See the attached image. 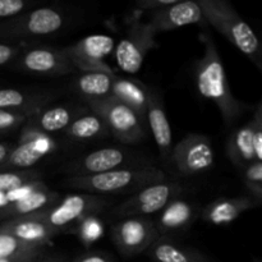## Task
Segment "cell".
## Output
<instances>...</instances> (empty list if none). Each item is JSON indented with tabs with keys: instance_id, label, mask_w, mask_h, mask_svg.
Returning a JSON list of instances; mask_svg holds the SVG:
<instances>
[{
	"instance_id": "32",
	"label": "cell",
	"mask_w": 262,
	"mask_h": 262,
	"mask_svg": "<svg viewBox=\"0 0 262 262\" xmlns=\"http://www.w3.org/2000/svg\"><path fill=\"white\" fill-rule=\"evenodd\" d=\"M32 115L14 110H2L0 109V132L15 129V128L25 125L28 118Z\"/></svg>"
},
{
	"instance_id": "38",
	"label": "cell",
	"mask_w": 262,
	"mask_h": 262,
	"mask_svg": "<svg viewBox=\"0 0 262 262\" xmlns=\"http://www.w3.org/2000/svg\"><path fill=\"white\" fill-rule=\"evenodd\" d=\"M255 123V122H253ZM253 148H255V159L262 163V130L255 124V135H253Z\"/></svg>"
},
{
	"instance_id": "7",
	"label": "cell",
	"mask_w": 262,
	"mask_h": 262,
	"mask_svg": "<svg viewBox=\"0 0 262 262\" xmlns=\"http://www.w3.org/2000/svg\"><path fill=\"white\" fill-rule=\"evenodd\" d=\"M183 187L176 182H159L136 192L114 209V214L120 217H147L160 212L166 205L178 199Z\"/></svg>"
},
{
	"instance_id": "23",
	"label": "cell",
	"mask_w": 262,
	"mask_h": 262,
	"mask_svg": "<svg viewBox=\"0 0 262 262\" xmlns=\"http://www.w3.org/2000/svg\"><path fill=\"white\" fill-rule=\"evenodd\" d=\"M78 114L79 112L77 109L64 105L43 107L42 110L28 118L26 124H30L40 129L41 132L51 135V133L66 130Z\"/></svg>"
},
{
	"instance_id": "25",
	"label": "cell",
	"mask_w": 262,
	"mask_h": 262,
	"mask_svg": "<svg viewBox=\"0 0 262 262\" xmlns=\"http://www.w3.org/2000/svg\"><path fill=\"white\" fill-rule=\"evenodd\" d=\"M147 255L155 262H209L202 253L176 245L164 237H159L151 245Z\"/></svg>"
},
{
	"instance_id": "35",
	"label": "cell",
	"mask_w": 262,
	"mask_h": 262,
	"mask_svg": "<svg viewBox=\"0 0 262 262\" xmlns=\"http://www.w3.org/2000/svg\"><path fill=\"white\" fill-rule=\"evenodd\" d=\"M176 2H178V0H138L136 3V7H137V9L142 10V12H150L152 14L158 10L170 7Z\"/></svg>"
},
{
	"instance_id": "26",
	"label": "cell",
	"mask_w": 262,
	"mask_h": 262,
	"mask_svg": "<svg viewBox=\"0 0 262 262\" xmlns=\"http://www.w3.org/2000/svg\"><path fill=\"white\" fill-rule=\"evenodd\" d=\"M115 74L91 72L81 73L74 81V89L84 99V101L101 100L112 96L113 79Z\"/></svg>"
},
{
	"instance_id": "4",
	"label": "cell",
	"mask_w": 262,
	"mask_h": 262,
	"mask_svg": "<svg viewBox=\"0 0 262 262\" xmlns=\"http://www.w3.org/2000/svg\"><path fill=\"white\" fill-rule=\"evenodd\" d=\"M107 206V201L95 194L73 193L60 197L53 206L38 214L31 215L45 223L55 233L72 232L89 215H97Z\"/></svg>"
},
{
	"instance_id": "27",
	"label": "cell",
	"mask_w": 262,
	"mask_h": 262,
	"mask_svg": "<svg viewBox=\"0 0 262 262\" xmlns=\"http://www.w3.org/2000/svg\"><path fill=\"white\" fill-rule=\"evenodd\" d=\"M45 100L35 95L26 94L20 90L0 89V109L14 110L33 115L43 109Z\"/></svg>"
},
{
	"instance_id": "29",
	"label": "cell",
	"mask_w": 262,
	"mask_h": 262,
	"mask_svg": "<svg viewBox=\"0 0 262 262\" xmlns=\"http://www.w3.org/2000/svg\"><path fill=\"white\" fill-rule=\"evenodd\" d=\"M46 250H48V247L30 245V243H26L23 241L15 238L14 235L0 232V258L30 255V253L46 252Z\"/></svg>"
},
{
	"instance_id": "13",
	"label": "cell",
	"mask_w": 262,
	"mask_h": 262,
	"mask_svg": "<svg viewBox=\"0 0 262 262\" xmlns=\"http://www.w3.org/2000/svg\"><path fill=\"white\" fill-rule=\"evenodd\" d=\"M15 68L26 73L37 76L60 77L76 72L69 61L64 49L53 46H35L23 49L22 53L14 59Z\"/></svg>"
},
{
	"instance_id": "24",
	"label": "cell",
	"mask_w": 262,
	"mask_h": 262,
	"mask_svg": "<svg viewBox=\"0 0 262 262\" xmlns=\"http://www.w3.org/2000/svg\"><path fill=\"white\" fill-rule=\"evenodd\" d=\"M64 133L72 140L83 142L105 137L109 135V129L102 118L90 110L89 113H79L67 127Z\"/></svg>"
},
{
	"instance_id": "17",
	"label": "cell",
	"mask_w": 262,
	"mask_h": 262,
	"mask_svg": "<svg viewBox=\"0 0 262 262\" xmlns=\"http://www.w3.org/2000/svg\"><path fill=\"white\" fill-rule=\"evenodd\" d=\"M146 120H147V124L152 133L161 159L165 161L171 160V150H173L171 147V143H173L171 127L168 117H166L163 100H161L160 95L156 92H151Z\"/></svg>"
},
{
	"instance_id": "34",
	"label": "cell",
	"mask_w": 262,
	"mask_h": 262,
	"mask_svg": "<svg viewBox=\"0 0 262 262\" xmlns=\"http://www.w3.org/2000/svg\"><path fill=\"white\" fill-rule=\"evenodd\" d=\"M23 49H25L23 45L0 42V67L5 66V64L14 60V59L22 53Z\"/></svg>"
},
{
	"instance_id": "14",
	"label": "cell",
	"mask_w": 262,
	"mask_h": 262,
	"mask_svg": "<svg viewBox=\"0 0 262 262\" xmlns=\"http://www.w3.org/2000/svg\"><path fill=\"white\" fill-rule=\"evenodd\" d=\"M147 22L158 35L161 32L176 31L189 25H199V23L205 22V18L199 2L178 0L170 7L152 13L150 20Z\"/></svg>"
},
{
	"instance_id": "15",
	"label": "cell",
	"mask_w": 262,
	"mask_h": 262,
	"mask_svg": "<svg viewBox=\"0 0 262 262\" xmlns=\"http://www.w3.org/2000/svg\"><path fill=\"white\" fill-rule=\"evenodd\" d=\"M129 159V152L119 147H104L86 154L72 161L68 166L73 177L95 176L123 168Z\"/></svg>"
},
{
	"instance_id": "10",
	"label": "cell",
	"mask_w": 262,
	"mask_h": 262,
	"mask_svg": "<svg viewBox=\"0 0 262 262\" xmlns=\"http://www.w3.org/2000/svg\"><path fill=\"white\" fill-rule=\"evenodd\" d=\"M56 142L48 133L37 128L25 124L20 132L17 145L13 146L9 156L0 169L8 170H25L32 169L33 165L42 160L45 156L55 151Z\"/></svg>"
},
{
	"instance_id": "36",
	"label": "cell",
	"mask_w": 262,
	"mask_h": 262,
	"mask_svg": "<svg viewBox=\"0 0 262 262\" xmlns=\"http://www.w3.org/2000/svg\"><path fill=\"white\" fill-rule=\"evenodd\" d=\"M71 262H114L112 256L105 252H99V251H89V252L79 255L78 257L74 258Z\"/></svg>"
},
{
	"instance_id": "18",
	"label": "cell",
	"mask_w": 262,
	"mask_h": 262,
	"mask_svg": "<svg viewBox=\"0 0 262 262\" xmlns=\"http://www.w3.org/2000/svg\"><path fill=\"white\" fill-rule=\"evenodd\" d=\"M260 202L250 194L232 197V199H219L210 202L201 216L205 222L212 225H228L234 222L247 210L260 206Z\"/></svg>"
},
{
	"instance_id": "39",
	"label": "cell",
	"mask_w": 262,
	"mask_h": 262,
	"mask_svg": "<svg viewBox=\"0 0 262 262\" xmlns=\"http://www.w3.org/2000/svg\"><path fill=\"white\" fill-rule=\"evenodd\" d=\"M12 143H8V142H0V166L5 163L7 158L9 156L10 151L13 148Z\"/></svg>"
},
{
	"instance_id": "16",
	"label": "cell",
	"mask_w": 262,
	"mask_h": 262,
	"mask_svg": "<svg viewBox=\"0 0 262 262\" xmlns=\"http://www.w3.org/2000/svg\"><path fill=\"white\" fill-rule=\"evenodd\" d=\"M0 232L8 233L23 242L41 247H49L54 238L59 235L45 223L33 216L8 219L7 222L0 224Z\"/></svg>"
},
{
	"instance_id": "43",
	"label": "cell",
	"mask_w": 262,
	"mask_h": 262,
	"mask_svg": "<svg viewBox=\"0 0 262 262\" xmlns=\"http://www.w3.org/2000/svg\"><path fill=\"white\" fill-rule=\"evenodd\" d=\"M261 262H262V261H261Z\"/></svg>"
},
{
	"instance_id": "11",
	"label": "cell",
	"mask_w": 262,
	"mask_h": 262,
	"mask_svg": "<svg viewBox=\"0 0 262 262\" xmlns=\"http://www.w3.org/2000/svg\"><path fill=\"white\" fill-rule=\"evenodd\" d=\"M171 160L181 176H200L214 166V146L206 136L191 133L174 146Z\"/></svg>"
},
{
	"instance_id": "12",
	"label": "cell",
	"mask_w": 262,
	"mask_h": 262,
	"mask_svg": "<svg viewBox=\"0 0 262 262\" xmlns=\"http://www.w3.org/2000/svg\"><path fill=\"white\" fill-rule=\"evenodd\" d=\"M159 237L155 223L148 217H124L112 229L113 242L124 257L146 252Z\"/></svg>"
},
{
	"instance_id": "31",
	"label": "cell",
	"mask_w": 262,
	"mask_h": 262,
	"mask_svg": "<svg viewBox=\"0 0 262 262\" xmlns=\"http://www.w3.org/2000/svg\"><path fill=\"white\" fill-rule=\"evenodd\" d=\"M243 183L250 192V196L262 205V163L255 161L242 170Z\"/></svg>"
},
{
	"instance_id": "9",
	"label": "cell",
	"mask_w": 262,
	"mask_h": 262,
	"mask_svg": "<svg viewBox=\"0 0 262 262\" xmlns=\"http://www.w3.org/2000/svg\"><path fill=\"white\" fill-rule=\"evenodd\" d=\"M156 33L148 22L132 23L114 49L115 61L123 72L135 74L142 68L148 51L158 48Z\"/></svg>"
},
{
	"instance_id": "33",
	"label": "cell",
	"mask_w": 262,
	"mask_h": 262,
	"mask_svg": "<svg viewBox=\"0 0 262 262\" xmlns=\"http://www.w3.org/2000/svg\"><path fill=\"white\" fill-rule=\"evenodd\" d=\"M35 3L26 0H0V19H10L22 13L27 12V8Z\"/></svg>"
},
{
	"instance_id": "30",
	"label": "cell",
	"mask_w": 262,
	"mask_h": 262,
	"mask_svg": "<svg viewBox=\"0 0 262 262\" xmlns=\"http://www.w3.org/2000/svg\"><path fill=\"white\" fill-rule=\"evenodd\" d=\"M42 174L36 169L25 170H7L0 171V192H8L19 188L33 181H41Z\"/></svg>"
},
{
	"instance_id": "21",
	"label": "cell",
	"mask_w": 262,
	"mask_h": 262,
	"mask_svg": "<svg viewBox=\"0 0 262 262\" xmlns=\"http://www.w3.org/2000/svg\"><path fill=\"white\" fill-rule=\"evenodd\" d=\"M253 135H255V123L251 119L247 124L235 129L227 142L228 158L241 171L256 161Z\"/></svg>"
},
{
	"instance_id": "42",
	"label": "cell",
	"mask_w": 262,
	"mask_h": 262,
	"mask_svg": "<svg viewBox=\"0 0 262 262\" xmlns=\"http://www.w3.org/2000/svg\"><path fill=\"white\" fill-rule=\"evenodd\" d=\"M9 206V202L7 199V192H0V210Z\"/></svg>"
},
{
	"instance_id": "1",
	"label": "cell",
	"mask_w": 262,
	"mask_h": 262,
	"mask_svg": "<svg viewBox=\"0 0 262 262\" xmlns=\"http://www.w3.org/2000/svg\"><path fill=\"white\" fill-rule=\"evenodd\" d=\"M199 38L204 54L199 59L194 69L197 90L202 97L216 105L223 120L229 125L242 115L247 106L233 95L224 64L211 36L204 32L200 33Z\"/></svg>"
},
{
	"instance_id": "5",
	"label": "cell",
	"mask_w": 262,
	"mask_h": 262,
	"mask_svg": "<svg viewBox=\"0 0 262 262\" xmlns=\"http://www.w3.org/2000/svg\"><path fill=\"white\" fill-rule=\"evenodd\" d=\"M86 102L91 112L96 113L102 118L109 133H112L120 142L136 145L145 140L147 136L146 130L147 122L119 100L109 96L101 100H91Z\"/></svg>"
},
{
	"instance_id": "41",
	"label": "cell",
	"mask_w": 262,
	"mask_h": 262,
	"mask_svg": "<svg viewBox=\"0 0 262 262\" xmlns=\"http://www.w3.org/2000/svg\"><path fill=\"white\" fill-rule=\"evenodd\" d=\"M252 120L255 122L256 127H257L258 129L262 130V100H261L260 104H258L257 109H256V113H255V115H253Z\"/></svg>"
},
{
	"instance_id": "6",
	"label": "cell",
	"mask_w": 262,
	"mask_h": 262,
	"mask_svg": "<svg viewBox=\"0 0 262 262\" xmlns=\"http://www.w3.org/2000/svg\"><path fill=\"white\" fill-rule=\"evenodd\" d=\"M66 25V15L60 9L41 7L27 10L0 23V38L9 41L31 40L59 32Z\"/></svg>"
},
{
	"instance_id": "28",
	"label": "cell",
	"mask_w": 262,
	"mask_h": 262,
	"mask_svg": "<svg viewBox=\"0 0 262 262\" xmlns=\"http://www.w3.org/2000/svg\"><path fill=\"white\" fill-rule=\"evenodd\" d=\"M104 232V222L97 215H89L84 219H82L71 233L78 237L82 245L90 247L95 242H97L100 238H102Z\"/></svg>"
},
{
	"instance_id": "19",
	"label": "cell",
	"mask_w": 262,
	"mask_h": 262,
	"mask_svg": "<svg viewBox=\"0 0 262 262\" xmlns=\"http://www.w3.org/2000/svg\"><path fill=\"white\" fill-rule=\"evenodd\" d=\"M112 96L135 110L143 120H146L151 91L143 82L115 74L113 79Z\"/></svg>"
},
{
	"instance_id": "40",
	"label": "cell",
	"mask_w": 262,
	"mask_h": 262,
	"mask_svg": "<svg viewBox=\"0 0 262 262\" xmlns=\"http://www.w3.org/2000/svg\"><path fill=\"white\" fill-rule=\"evenodd\" d=\"M35 262H68L67 258L61 255H45Z\"/></svg>"
},
{
	"instance_id": "20",
	"label": "cell",
	"mask_w": 262,
	"mask_h": 262,
	"mask_svg": "<svg viewBox=\"0 0 262 262\" xmlns=\"http://www.w3.org/2000/svg\"><path fill=\"white\" fill-rule=\"evenodd\" d=\"M196 206L182 199H176L169 202L160 212L155 227L159 235L169 234L171 232H179L191 225L196 217Z\"/></svg>"
},
{
	"instance_id": "37",
	"label": "cell",
	"mask_w": 262,
	"mask_h": 262,
	"mask_svg": "<svg viewBox=\"0 0 262 262\" xmlns=\"http://www.w3.org/2000/svg\"><path fill=\"white\" fill-rule=\"evenodd\" d=\"M48 255L46 252H37V253H30V255H22V256H14V257H7L0 258V262H35L42 256Z\"/></svg>"
},
{
	"instance_id": "3",
	"label": "cell",
	"mask_w": 262,
	"mask_h": 262,
	"mask_svg": "<svg viewBox=\"0 0 262 262\" xmlns=\"http://www.w3.org/2000/svg\"><path fill=\"white\" fill-rule=\"evenodd\" d=\"M166 174L152 165L119 168L102 174L84 177H69L67 186L90 194H118L123 192L140 191L150 184L165 182Z\"/></svg>"
},
{
	"instance_id": "8",
	"label": "cell",
	"mask_w": 262,
	"mask_h": 262,
	"mask_svg": "<svg viewBox=\"0 0 262 262\" xmlns=\"http://www.w3.org/2000/svg\"><path fill=\"white\" fill-rule=\"evenodd\" d=\"M63 49L76 71L117 74L106 63V56L114 53L115 49V41L112 36L90 35Z\"/></svg>"
},
{
	"instance_id": "2",
	"label": "cell",
	"mask_w": 262,
	"mask_h": 262,
	"mask_svg": "<svg viewBox=\"0 0 262 262\" xmlns=\"http://www.w3.org/2000/svg\"><path fill=\"white\" fill-rule=\"evenodd\" d=\"M199 4L205 22L222 33L262 72L261 40L237 10L224 0H200Z\"/></svg>"
},
{
	"instance_id": "22",
	"label": "cell",
	"mask_w": 262,
	"mask_h": 262,
	"mask_svg": "<svg viewBox=\"0 0 262 262\" xmlns=\"http://www.w3.org/2000/svg\"><path fill=\"white\" fill-rule=\"evenodd\" d=\"M60 197L61 196L58 192L53 191L48 186H45L31 193L22 201L0 210V219L2 217L14 219V217L31 216V215L38 214V212L53 206L56 201L60 200Z\"/></svg>"
}]
</instances>
